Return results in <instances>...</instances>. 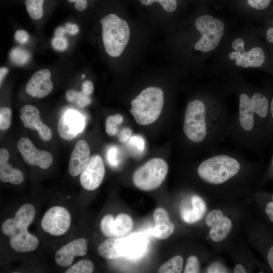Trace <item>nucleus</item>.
I'll use <instances>...</instances> for the list:
<instances>
[{"instance_id": "f257e3e1", "label": "nucleus", "mask_w": 273, "mask_h": 273, "mask_svg": "<svg viewBox=\"0 0 273 273\" xmlns=\"http://www.w3.org/2000/svg\"><path fill=\"white\" fill-rule=\"evenodd\" d=\"M220 76L223 77L229 92L236 96L238 102L229 138L242 149L262 150L269 143L271 85L254 86L244 78L241 71L230 72Z\"/></svg>"}, {"instance_id": "f03ea898", "label": "nucleus", "mask_w": 273, "mask_h": 273, "mask_svg": "<svg viewBox=\"0 0 273 273\" xmlns=\"http://www.w3.org/2000/svg\"><path fill=\"white\" fill-rule=\"evenodd\" d=\"M224 82L210 79L196 98L187 104L182 130L187 141L209 152L230 135L233 115L229 112Z\"/></svg>"}, {"instance_id": "7ed1b4c3", "label": "nucleus", "mask_w": 273, "mask_h": 273, "mask_svg": "<svg viewBox=\"0 0 273 273\" xmlns=\"http://www.w3.org/2000/svg\"><path fill=\"white\" fill-rule=\"evenodd\" d=\"M256 69L273 76V55L260 34L258 25L248 22L232 29L207 66L209 76L232 71Z\"/></svg>"}, {"instance_id": "20e7f679", "label": "nucleus", "mask_w": 273, "mask_h": 273, "mask_svg": "<svg viewBox=\"0 0 273 273\" xmlns=\"http://www.w3.org/2000/svg\"><path fill=\"white\" fill-rule=\"evenodd\" d=\"M219 147L210 152L197 168L199 178L212 185H220L239 176L243 170V161L237 151Z\"/></svg>"}, {"instance_id": "39448f33", "label": "nucleus", "mask_w": 273, "mask_h": 273, "mask_svg": "<svg viewBox=\"0 0 273 273\" xmlns=\"http://www.w3.org/2000/svg\"><path fill=\"white\" fill-rule=\"evenodd\" d=\"M100 22L106 52L112 57L120 56L129 39L130 30L127 22L113 13L106 15Z\"/></svg>"}, {"instance_id": "423d86ee", "label": "nucleus", "mask_w": 273, "mask_h": 273, "mask_svg": "<svg viewBox=\"0 0 273 273\" xmlns=\"http://www.w3.org/2000/svg\"><path fill=\"white\" fill-rule=\"evenodd\" d=\"M163 105V90L158 87H148L131 101L130 112L139 124L149 125L159 117Z\"/></svg>"}, {"instance_id": "0eeeda50", "label": "nucleus", "mask_w": 273, "mask_h": 273, "mask_svg": "<svg viewBox=\"0 0 273 273\" xmlns=\"http://www.w3.org/2000/svg\"><path fill=\"white\" fill-rule=\"evenodd\" d=\"M168 171V166L166 162L161 158H154L135 170L133 174L132 181L140 190L151 191L161 185Z\"/></svg>"}, {"instance_id": "6e6552de", "label": "nucleus", "mask_w": 273, "mask_h": 273, "mask_svg": "<svg viewBox=\"0 0 273 273\" xmlns=\"http://www.w3.org/2000/svg\"><path fill=\"white\" fill-rule=\"evenodd\" d=\"M226 5L237 17L259 25L273 13V0H228Z\"/></svg>"}, {"instance_id": "1a4fd4ad", "label": "nucleus", "mask_w": 273, "mask_h": 273, "mask_svg": "<svg viewBox=\"0 0 273 273\" xmlns=\"http://www.w3.org/2000/svg\"><path fill=\"white\" fill-rule=\"evenodd\" d=\"M71 220L70 214L65 208L54 206L46 212L41 225L43 230L51 235L61 236L69 229Z\"/></svg>"}, {"instance_id": "9d476101", "label": "nucleus", "mask_w": 273, "mask_h": 273, "mask_svg": "<svg viewBox=\"0 0 273 273\" xmlns=\"http://www.w3.org/2000/svg\"><path fill=\"white\" fill-rule=\"evenodd\" d=\"M35 215L34 207L30 204L22 205L16 213L14 218L7 219L2 224V231L10 238L27 231V228Z\"/></svg>"}, {"instance_id": "9b49d317", "label": "nucleus", "mask_w": 273, "mask_h": 273, "mask_svg": "<svg viewBox=\"0 0 273 273\" xmlns=\"http://www.w3.org/2000/svg\"><path fill=\"white\" fill-rule=\"evenodd\" d=\"M17 147L24 160L30 165L37 166L46 169L50 167L53 163V158L50 152L38 150L27 138L20 139Z\"/></svg>"}, {"instance_id": "f8f14e48", "label": "nucleus", "mask_w": 273, "mask_h": 273, "mask_svg": "<svg viewBox=\"0 0 273 273\" xmlns=\"http://www.w3.org/2000/svg\"><path fill=\"white\" fill-rule=\"evenodd\" d=\"M105 169L102 158L99 155H94L80 173V182L86 190L93 191L98 188L102 183Z\"/></svg>"}, {"instance_id": "ddd939ff", "label": "nucleus", "mask_w": 273, "mask_h": 273, "mask_svg": "<svg viewBox=\"0 0 273 273\" xmlns=\"http://www.w3.org/2000/svg\"><path fill=\"white\" fill-rule=\"evenodd\" d=\"M84 125L83 116L77 111L69 110L62 114L58 121V132L62 139L70 141L83 131Z\"/></svg>"}, {"instance_id": "4468645a", "label": "nucleus", "mask_w": 273, "mask_h": 273, "mask_svg": "<svg viewBox=\"0 0 273 273\" xmlns=\"http://www.w3.org/2000/svg\"><path fill=\"white\" fill-rule=\"evenodd\" d=\"M133 222L131 218L124 213L119 214L115 218L110 214L105 215L101 220L100 229L109 238H121L131 230Z\"/></svg>"}, {"instance_id": "2eb2a0df", "label": "nucleus", "mask_w": 273, "mask_h": 273, "mask_svg": "<svg viewBox=\"0 0 273 273\" xmlns=\"http://www.w3.org/2000/svg\"><path fill=\"white\" fill-rule=\"evenodd\" d=\"M49 69L44 68L35 72L27 82L25 91L33 98L41 99L49 95L53 89Z\"/></svg>"}, {"instance_id": "dca6fc26", "label": "nucleus", "mask_w": 273, "mask_h": 273, "mask_svg": "<svg viewBox=\"0 0 273 273\" xmlns=\"http://www.w3.org/2000/svg\"><path fill=\"white\" fill-rule=\"evenodd\" d=\"M20 117L25 127L37 131L41 140L48 141L51 139L52 131L41 121L39 111L36 107L25 105L21 109Z\"/></svg>"}, {"instance_id": "f3484780", "label": "nucleus", "mask_w": 273, "mask_h": 273, "mask_svg": "<svg viewBox=\"0 0 273 273\" xmlns=\"http://www.w3.org/2000/svg\"><path fill=\"white\" fill-rule=\"evenodd\" d=\"M87 251V241L85 238L74 240L60 248L55 254L56 263L61 267L70 265L76 256H84Z\"/></svg>"}, {"instance_id": "a211bd4d", "label": "nucleus", "mask_w": 273, "mask_h": 273, "mask_svg": "<svg viewBox=\"0 0 273 273\" xmlns=\"http://www.w3.org/2000/svg\"><path fill=\"white\" fill-rule=\"evenodd\" d=\"M90 149L87 142L83 140L75 144L71 155L68 170L71 175L80 174L87 165L90 159Z\"/></svg>"}, {"instance_id": "6ab92c4d", "label": "nucleus", "mask_w": 273, "mask_h": 273, "mask_svg": "<svg viewBox=\"0 0 273 273\" xmlns=\"http://www.w3.org/2000/svg\"><path fill=\"white\" fill-rule=\"evenodd\" d=\"M148 245L147 238L141 234L122 237L123 256L130 259L140 258L145 253Z\"/></svg>"}, {"instance_id": "aec40b11", "label": "nucleus", "mask_w": 273, "mask_h": 273, "mask_svg": "<svg viewBox=\"0 0 273 273\" xmlns=\"http://www.w3.org/2000/svg\"><path fill=\"white\" fill-rule=\"evenodd\" d=\"M155 225L152 229V234L157 239H166L173 233L174 225L170 220L166 210L159 207L153 213Z\"/></svg>"}, {"instance_id": "412c9836", "label": "nucleus", "mask_w": 273, "mask_h": 273, "mask_svg": "<svg viewBox=\"0 0 273 273\" xmlns=\"http://www.w3.org/2000/svg\"><path fill=\"white\" fill-rule=\"evenodd\" d=\"M9 154L5 149L0 150V180L3 183H9L14 185H19L24 180L22 171L8 163Z\"/></svg>"}, {"instance_id": "4be33fe9", "label": "nucleus", "mask_w": 273, "mask_h": 273, "mask_svg": "<svg viewBox=\"0 0 273 273\" xmlns=\"http://www.w3.org/2000/svg\"><path fill=\"white\" fill-rule=\"evenodd\" d=\"M192 208L182 206L180 208L181 219L187 223H194L200 220L206 211V205L203 199L198 195L191 198Z\"/></svg>"}, {"instance_id": "5701e85b", "label": "nucleus", "mask_w": 273, "mask_h": 273, "mask_svg": "<svg viewBox=\"0 0 273 273\" xmlns=\"http://www.w3.org/2000/svg\"><path fill=\"white\" fill-rule=\"evenodd\" d=\"M98 252L100 256L107 259L123 257L122 237L106 240L99 246Z\"/></svg>"}, {"instance_id": "b1692460", "label": "nucleus", "mask_w": 273, "mask_h": 273, "mask_svg": "<svg viewBox=\"0 0 273 273\" xmlns=\"http://www.w3.org/2000/svg\"><path fill=\"white\" fill-rule=\"evenodd\" d=\"M11 248L18 252H29L35 250L39 245L38 239L29 232L21 236L10 238Z\"/></svg>"}, {"instance_id": "393cba45", "label": "nucleus", "mask_w": 273, "mask_h": 273, "mask_svg": "<svg viewBox=\"0 0 273 273\" xmlns=\"http://www.w3.org/2000/svg\"><path fill=\"white\" fill-rule=\"evenodd\" d=\"M232 228L231 220L225 216H222L211 228L209 232L211 240L214 242H220L225 239L230 233Z\"/></svg>"}, {"instance_id": "a878e982", "label": "nucleus", "mask_w": 273, "mask_h": 273, "mask_svg": "<svg viewBox=\"0 0 273 273\" xmlns=\"http://www.w3.org/2000/svg\"><path fill=\"white\" fill-rule=\"evenodd\" d=\"M258 27L264 43L273 55V13Z\"/></svg>"}, {"instance_id": "bb28decb", "label": "nucleus", "mask_w": 273, "mask_h": 273, "mask_svg": "<svg viewBox=\"0 0 273 273\" xmlns=\"http://www.w3.org/2000/svg\"><path fill=\"white\" fill-rule=\"evenodd\" d=\"M45 0H25L24 4L29 16L38 20L43 16V5Z\"/></svg>"}, {"instance_id": "cd10ccee", "label": "nucleus", "mask_w": 273, "mask_h": 273, "mask_svg": "<svg viewBox=\"0 0 273 273\" xmlns=\"http://www.w3.org/2000/svg\"><path fill=\"white\" fill-rule=\"evenodd\" d=\"M184 260L182 257L176 255L161 265L158 272L160 273H180L183 267Z\"/></svg>"}, {"instance_id": "c85d7f7f", "label": "nucleus", "mask_w": 273, "mask_h": 273, "mask_svg": "<svg viewBox=\"0 0 273 273\" xmlns=\"http://www.w3.org/2000/svg\"><path fill=\"white\" fill-rule=\"evenodd\" d=\"M66 98L69 102H75L76 104L80 108L86 107L91 103L89 96L81 92L74 90H69L66 94Z\"/></svg>"}, {"instance_id": "c756f323", "label": "nucleus", "mask_w": 273, "mask_h": 273, "mask_svg": "<svg viewBox=\"0 0 273 273\" xmlns=\"http://www.w3.org/2000/svg\"><path fill=\"white\" fill-rule=\"evenodd\" d=\"M94 269V264L89 260H81L70 267L68 268L66 273H91Z\"/></svg>"}, {"instance_id": "7c9ffc66", "label": "nucleus", "mask_w": 273, "mask_h": 273, "mask_svg": "<svg viewBox=\"0 0 273 273\" xmlns=\"http://www.w3.org/2000/svg\"><path fill=\"white\" fill-rule=\"evenodd\" d=\"M123 117L119 114L108 116L105 122L106 132L109 136L115 135L118 131L117 126L123 121Z\"/></svg>"}, {"instance_id": "2f4dec72", "label": "nucleus", "mask_w": 273, "mask_h": 273, "mask_svg": "<svg viewBox=\"0 0 273 273\" xmlns=\"http://www.w3.org/2000/svg\"><path fill=\"white\" fill-rule=\"evenodd\" d=\"M143 5L150 6L154 2L161 4L164 10L168 13H172L177 8V0H139Z\"/></svg>"}, {"instance_id": "473e14b6", "label": "nucleus", "mask_w": 273, "mask_h": 273, "mask_svg": "<svg viewBox=\"0 0 273 273\" xmlns=\"http://www.w3.org/2000/svg\"><path fill=\"white\" fill-rule=\"evenodd\" d=\"M11 59L16 64H24L29 58V55L26 51L19 48L14 49L11 53Z\"/></svg>"}, {"instance_id": "72a5a7b5", "label": "nucleus", "mask_w": 273, "mask_h": 273, "mask_svg": "<svg viewBox=\"0 0 273 273\" xmlns=\"http://www.w3.org/2000/svg\"><path fill=\"white\" fill-rule=\"evenodd\" d=\"M11 110L8 107L0 109V129L5 130L9 128L11 124Z\"/></svg>"}, {"instance_id": "f704fd0d", "label": "nucleus", "mask_w": 273, "mask_h": 273, "mask_svg": "<svg viewBox=\"0 0 273 273\" xmlns=\"http://www.w3.org/2000/svg\"><path fill=\"white\" fill-rule=\"evenodd\" d=\"M200 262L198 258L191 255L188 258L185 269L184 273H197L200 271Z\"/></svg>"}, {"instance_id": "c9c22d12", "label": "nucleus", "mask_w": 273, "mask_h": 273, "mask_svg": "<svg viewBox=\"0 0 273 273\" xmlns=\"http://www.w3.org/2000/svg\"><path fill=\"white\" fill-rule=\"evenodd\" d=\"M51 44L56 51H64L68 46V42L64 36H55L52 40Z\"/></svg>"}, {"instance_id": "e433bc0d", "label": "nucleus", "mask_w": 273, "mask_h": 273, "mask_svg": "<svg viewBox=\"0 0 273 273\" xmlns=\"http://www.w3.org/2000/svg\"><path fill=\"white\" fill-rule=\"evenodd\" d=\"M223 216V212L219 209H214L211 211L207 215L205 222L206 225L211 228L221 217Z\"/></svg>"}, {"instance_id": "4c0bfd02", "label": "nucleus", "mask_w": 273, "mask_h": 273, "mask_svg": "<svg viewBox=\"0 0 273 273\" xmlns=\"http://www.w3.org/2000/svg\"><path fill=\"white\" fill-rule=\"evenodd\" d=\"M127 142L130 146L136 148L139 152L143 151L145 149V140L141 135H134L131 136Z\"/></svg>"}, {"instance_id": "58836bf2", "label": "nucleus", "mask_w": 273, "mask_h": 273, "mask_svg": "<svg viewBox=\"0 0 273 273\" xmlns=\"http://www.w3.org/2000/svg\"><path fill=\"white\" fill-rule=\"evenodd\" d=\"M269 143L273 142V85H271V92L269 100Z\"/></svg>"}, {"instance_id": "ea45409f", "label": "nucleus", "mask_w": 273, "mask_h": 273, "mask_svg": "<svg viewBox=\"0 0 273 273\" xmlns=\"http://www.w3.org/2000/svg\"><path fill=\"white\" fill-rule=\"evenodd\" d=\"M67 2L73 5L74 9L82 12L85 11L88 6V0H66Z\"/></svg>"}, {"instance_id": "a19ab883", "label": "nucleus", "mask_w": 273, "mask_h": 273, "mask_svg": "<svg viewBox=\"0 0 273 273\" xmlns=\"http://www.w3.org/2000/svg\"><path fill=\"white\" fill-rule=\"evenodd\" d=\"M117 148L114 146L110 148L107 152V159L110 164L113 166L117 164Z\"/></svg>"}, {"instance_id": "79ce46f5", "label": "nucleus", "mask_w": 273, "mask_h": 273, "mask_svg": "<svg viewBox=\"0 0 273 273\" xmlns=\"http://www.w3.org/2000/svg\"><path fill=\"white\" fill-rule=\"evenodd\" d=\"M207 272L217 273V272H228L226 268L221 263L215 262L210 264L207 268Z\"/></svg>"}, {"instance_id": "37998d69", "label": "nucleus", "mask_w": 273, "mask_h": 273, "mask_svg": "<svg viewBox=\"0 0 273 273\" xmlns=\"http://www.w3.org/2000/svg\"><path fill=\"white\" fill-rule=\"evenodd\" d=\"M29 37L28 32L23 29L17 30L14 34L15 40L20 44L25 43L28 41Z\"/></svg>"}, {"instance_id": "c03bdc74", "label": "nucleus", "mask_w": 273, "mask_h": 273, "mask_svg": "<svg viewBox=\"0 0 273 273\" xmlns=\"http://www.w3.org/2000/svg\"><path fill=\"white\" fill-rule=\"evenodd\" d=\"M227 1L228 0H202V3L207 5L210 7H213L218 9L225 5Z\"/></svg>"}, {"instance_id": "a18cd8bd", "label": "nucleus", "mask_w": 273, "mask_h": 273, "mask_svg": "<svg viewBox=\"0 0 273 273\" xmlns=\"http://www.w3.org/2000/svg\"><path fill=\"white\" fill-rule=\"evenodd\" d=\"M94 87L93 83L89 80L85 81L81 86V92L84 94L89 96L94 91Z\"/></svg>"}, {"instance_id": "49530a36", "label": "nucleus", "mask_w": 273, "mask_h": 273, "mask_svg": "<svg viewBox=\"0 0 273 273\" xmlns=\"http://www.w3.org/2000/svg\"><path fill=\"white\" fill-rule=\"evenodd\" d=\"M131 130L129 128H124L119 134V141L122 143L127 142L131 137Z\"/></svg>"}, {"instance_id": "de8ad7c7", "label": "nucleus", "mask_w": 273, "mask_h": 273, "mask_svg": "<svg viewBox=\"0 0 273 273\" xmlns=\"http://www.w3.org/2000/svg\"><path fill=\"white\" fill-rule=\"evenodd\" d=\"M66 31L70 35H75L79 31V27L75 24L67 23L65 26Z\"/></svg>"}, {"instance_id": "09e8293b", "label": "nucleus", "mask_w": 273, "mask_h": 273, "mask_svg": "<svg viewBox=\"0 0 273 273\" xmlns=\"http://www.w3.org/2000/svg\"><path fill=\"white\" fill-rule=\"evenodd\" d=\"M265 211L270 220L273 222V201L266 204Z\"/></svg>"}, {"instance_id": "8fccbe9b", "label": "nucleus", "mask_w": 273, "mask_h": 273, "mask_svg": "<svg viewBox=\"0 0 273 273\" xmlns=\"http://www.w3.org/2000/svg\"><path fill=\"white\" fill-rule=\"evenodd\" d=\"M267 261L273 272V246L271 247L267 253Z\"/></svg>"}, {"instance_id": "3c124183", "label": "nucleus", "mask_w": 273, "mask_h": 273, "mask_svg": "<svg viewBox=\"0 0 273 273\" xmlns=\"http://www.w3.org/2000/svg\"><path fill=\"white\" fill-rule=\"evenodd\" d=\"M247 272L246 269L241 264H237L235 265L234 272L235 273H246Z\"/></svg>"}, {"instance_id": "603ef678", "label": "nucleus", "mask_w": 273, "mask_h": 273, "mask_svg": "<svg viewBox=\"0 0 273 273\" xmlns=\"http://www.w3.org/2000/svg\"><path fill=\"white\" fill-rule=\"evenodd\" d=\"M8 71V69L6 67H1L0 70V82L1 84L2 83V82L7 74V72Z\"/></svg>"}, {"instance_id": "864d4df0", "label": "nucleus", "mask_w": 273, "mask_h": 273, "mask_svg": "<svg viewBox=\"0 0 273 273\" xmlns=\"http://www.w3.org/2000/svg\"><path fill=\"white\" fill-rule=\"evenodd\" d=\"M66 32L65 28L62 27H59L56 29L55 31V35L56 36H63Z\"/></svg>"}, {"instance_id": "5fc2aeb1", "label": "nucleus", "mask_w": 273, "mask_h": 273, "mask_svg": "<svg viewBox=\"0 0 273 273\" xmlns=\"http://www.w3.org/2000/svg\"><path fill=\"white\" fill-rule=\"evenodd\" d=\"M272 167L273 169V156H272Z\"/></svg>"}, {"instance_id": "6e6d98bb", "label": "nucleus", "mask_w": 273, "mask_h": 273, "mask_svg": "<svg viewBox=\"0 0 273 273\" xmlns=\"http://www.w3.org/2000/svg\"><path fill=\"white\" fill-rule=\"evenodd\" d=\"M272 199H273V196H272Z\"/></svg>"}]
</instances>
